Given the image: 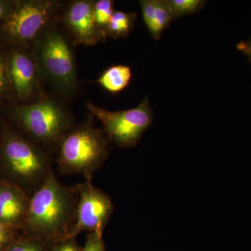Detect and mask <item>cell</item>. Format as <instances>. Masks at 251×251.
<instances>
[{"mask_svg": "<svg viewBox=\"0 0 251 251\" xmlns=\"http://www.w3.org/2000/svg\"><path fill=\"white\" fill-rule=\"evenodd\" d=\"M75 186L62 184L51 175L31 196L21 234L53 243L69 237L77 216Z\"/></svg>", "mask_w": 251, "mask_h": 251, "instance_id": "1", "label": "cell"}, {"mask_svg": "<svg viewBox=\"0 0 251 251\" xmlns=\"http://www.w3.org/2000/svg\"><path fill=\"white\" fill-rule=\"evenodd\" d=\"M52 153L17 130L3 126L0 141V180L31 197L53 174Z\"/></svg>", "mask_w": 251, "mask_h": 251, "instance_id": "2", "label": "cell"}, {"mask_svg": "<svg viewBox=\"0 0 251 251\" xmlns=\"http://www.w3.org/2000/svg\"><path fill=\"white\" fill-rule=\"evenodd\" d=\"M110 140L90 122L74 126L59 142L55 153L60 174L80 175L92 181L94 173L106 161Z\"/></svg>", "mask_w": 251, "mask_h": 251, "instance_id": "3", "label": "cell"}, {"mask_svg": "<svg viewBox=\"0 0 251 251\" xmlns=\"http://www.w3.org/2000/svg\"><path fill=\"white\" fill-rule=\"evenodd\" d=\"M11 119L18 131L52 154L64 135L74 126L71 112L50 97L15 107Z\"/></svg>", "mask_w": 251, "mask_h": 251, "instance_id": "4", "label": "cell"}, {"mask_svg": "<svg viewBox=\"0 0 251 251\" xmlns=\"http://www.w3.org/2000/svg\"><path fill=\"white\" fill-rule=\"evenodd\" d=\"M34 46L42 80L63 95L75 94L79 87L76 64L70 43L62 31L51 25Z\"/></svg>", "mask_w": 251, "mask_h": 251, "instance_id": "5", "label": "cell"}, {"mask_svg": "<svg viewBox=\"0 0 251 251\" xmlns=\"http://www.w3.org/2000/svg\"><path fill=\"white\" fill-rule=\"evenodd\" d=\"M86 105L101 122L103 132L110 143L119 148L135 146L153 122V111L147 97L138 106L119 111H110L90 101Z\"/></svg>", "mask_w": 251, "mask_h": 251, "instance_id": "6", "label": "cell"}, {"mask_svg": "<svg viewBox=\"0 0 251 251\" xmlns=\"http://www.w3.org/2000/svg\"><path fill=\"white\" fill-rule=\"evenodd\" d=\"M59 5L50 0H28L13 4L1 24L3 33L7 39L20 46L34 43L53 24Z\"/></svg>", "mask_w": 251, "mask_h": 251, "instance_id": "7", "label": "cell"}, {"mask_svg": "<svg viewBox=\"0 0 251 251\" xmlns=\"http://www.w3.org/2000/svg\"><path fill=\"white\" fill-rule=\"evenodd\" d=\"M77 195V216L69 237H77L82 232H103L113 214L111 198L92 181L75 185Z\"/></svg>", "mask_w": 251, "mask_h": 251, "instance_id": "8", "label": "cell"}, {"mask_svg": "<svg viewBox=\"0 0 251 251\" xmlns=\"http://www.w3.org/2000/svg\"><path fill=\"white\" fill-rule=\"evenodd\" d=\"M9 87L21 101L29 103L41 99V77L34 51L24 49L11 51L6 59Z\"/></svg>", "mask_w": 251, "mask_h": 251, "instance_id": "9", "label": "cell"}, {"mask_svg": "<svg viewBox=\"0 0 251 251\" xmlns=\"http://www.w3.org/2000/svg\"><path fill=\"white\" fill-rule=\"evenodd\" d=\"M93 1H71L63 16L65 27L75 45L94 46L106 36L94 19Z\"/></svg>", "mask_w": 251, "mask_h": 251, "instance_id": "10", "label": "cell"}, {"mask_svg": "<svg viewBox=\"0 0 251 251\" xmlns=\"http://www.w3.org/2000/svg\"><path fill=\"white\" fill-rule=\"evenodd\" d=\"M29 199L27 193L18 186L0 180V222L21 232Z\"/></svg>", "mask_w": 251, "mask_h": 251, "instance_id": "11", "label": "cell"}, {"mask_svg": "<svg viewBox=\"0 0 251 251\" xmlns=\"http://www.w3.org/2000/svg\"><path fill=\"white\" fill-rule=\"evenodd\" d=\"M139 3L145 25L151 37L158 40L173 21L166 0H140Z\"/></svg>", "mask_w": 251, "mask_h": 251, "instance_id": "12", "label": "cell"}, {"mask_svg": "<svg viewBox=\"0 0 251 251\" xmlns=\"http://www.w3.org/2000/svg\"><path fill=\"white\" fill-rule=\"evenodd\" d=\"M131 77L130 68L119 64L105 69L97 82L107 92L118 94L128 87Z\"/></svg>", "mask_w": 251, "mask_h": 251, "instance_id": "13", "label": "cell"}, {"mask_svg": "<svg viewBox=\"0 0 251 251\" xmlns=\"http://www.w3.org/2000/svg\"><path fill=\"white\" fill-rule=\"evenodd\" d=\"M135 21V13L115 11L105 29V34L115 39L126 37L134 28Z\"/></svg>", "mask_w": 251, "mask_h": 251, "instance_id": "14", "label": "cell"}, {"mask_svg": "<svg viewBox=\"0 0 251 251\" xmlns=\"http://www.w3.org/2000/svg\"><path fill=\"white\" fill-rule=\"evenodd\" d=\"M173 20L197 13L202 9L206 1L202 0H166Z\"/></svg>", "mask_w": 251, "mask_h": 251, "instance_id": "15", "label": "cell"}, {"mask_svg": "<svg viewBox=\"0 0 251 251\" xmlns=\"http://www.w3.org/2000/svg\"><path fill=\"white\" fill-rule=\"evenodd\" d=\"M52 243L39 238L21 235L5 251H51Z\"/></svg>", "mask_w": 251, "mask_h": 251, "instance_id": "16", "label": "cell"}, {"mask_svg": "<svg viewBox=\"0 0 251 251\" xmlns=\"http://www.w3.org/2000/svg\"><path fill=\"white\" fill-rule=\"evenodd\" d=\"M94 19L99 29L105 33L114 11V1L112 0H98L94 1Z\"/></svg>", "mask_w": 251, "mask_h": 251, "instance_id": "17", "label": "cell"}, {"mask_svg": "<svg viewBox=\"0 0 251 251\" xmlns=\"http://www.w3.org/2000/svg\"><path fill=\"white\" fill-rule=\"evenodd\" d=\"M22 235L17 229L0 222V251H5Z\"/></svg>", "mask_w": 251, "mask_h": 251, "instance_id": "18", "label": "cell"}, {"mask_svg": "<svg viewBox=\"0 0 251 251\" xmlns=\"http://www.w3.org/2000/svg\"><path fill=\"white\" fill-rule=\"evenodd\" d=\"M81 251H105L103 232H89L86 235L85 245Z\"/></svg>", "mask_w": 251, "mask_h": 251, "instance_id": "19", "label": "cell"}, {"mask_svg": "<svg viewBox=\"0 0 251 251\" xmlns=\"http://www.w3.org/2000/svg\"><path fill=\"white\" fill-rule=\"evenodd\" d=\"M77 237H68L52 244L51 251H81Z\"/></svg>", "mask_w": 251, "mask_h": 251, "instance_id": "20", "label": "cell"}, {"mask_svg": "<svg viewBox=\"0 0 251 251\" xmlns=\"http://www.w3.org/2000/svg\"><path fill=\"white\" fill-rule=\"evenodd\" d=\"M9 87L8 78L7 62L0 54V97L6 92Z\"/></svg>", "mask_w": 251, "mask_h": 251, "instance_id": "21", "label": "cell"}, {"mask_svg": "<svg viewBox=\"0 0 251 251\" xmlns=\"http://www.w3.org/2000/svg\"><path fill=\"white\" fill-rule=\"evenodd\" d=\"M12 5L13 4L8 2V1H0V24L2 23L7 15L9 14Z\"/></svg>", "mask_w": 251, "mask_h": 251, "instance_id": "22", "label": "cell"}, {"mask_svg": "<svg viewBox=\"0 0 251 251\" xmlns=\"http://www.w3.org/2000/svg\"><path fill=\"white\" fill-rule=\"evenodd\" d=\"M237 47L239 50L242 51L251 61V40L247 42L242 41L237 44Z\"/></svg>", "mask_w": 251, "mask_h": 251, "instance_id": "23", "label": "cell"}, {"mask_svg": "<svg viewBox=\"0 0 251 251\" xmlns=\"http://www.w3.org/2000/svg\"><path fill=\"white\" fill-rule=\"evenodd\" d=\"M2 129H3V127H2V128H1V130H0V141H1V135H2Z\"/></svg>", "mask_w": 251, "mask_h": 251, "instance_id": "24", "label": "cell"}]
</instances>
